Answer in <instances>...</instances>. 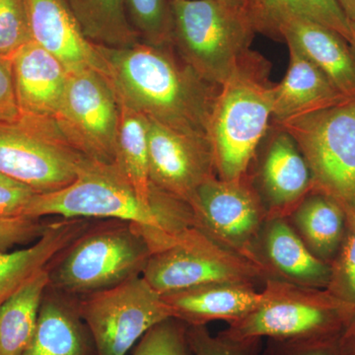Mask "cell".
I'll use <instances>...</instances> for the list:
<instances>
[{
    "mask_svg": "<svg viewBox=\"0 0 355 355\" xmlns=\"http://www.w3.org/2000/svg\"><path fill=\"white\" fill-rule=\"evenodd\" d=\"M96 46L119 101L166 127L209 139L220 87L198 76L173 46Z\"/></svg>",
    "mask_w": 355,
    "mask_h": 355,
    "instance_id": "obj_1",
    "label": "cell"
},
{
    "mask_svg": "<svg viewBox=\"0 0 355 355\" xmlns=\"http://www.w3.org/2000/svg\"><path fill=\"white\" fill-rule=\"evenodd\" d=\"M49 216L130 222L146 238L153 253L195 226L188 202L153 186V202L146 205L116 166L88 158L76 181L60 191L37 193L25 212V216L34 218Z\"/></svg>",
    "mask_w": 355,
    "mask_h": 355,
    "instance_id": "obj_2",
    "label": "cell"
},
{
    "mask_svg": "<svg viewBox=\"0 0 355 355\" xmlns=\"http://www.w3.org/2000/svg\"><path fill=\"white\" fill-rule=\"evenodd\" d=\"M268 74V62L252 51L219 88L209 127L219 179H242L253 164L272 120Z\"/></svg>",
    "mask_w": 355,
    "mask_h": 355,
    "instance_id": "obj_3",
    "label": "cell"
},
{
    "mask_svg": "<svg viewBox=\"0 0 355 355\" xmlns=\"http://www.w3.org/2000/svg\"><path fill=\"white\" fill-rule=\"evenodd\" d=\"M170 2L173 48L198 76L220 87L253 51V15L216 0Z\"/></svg>",
    "mask_w": 355,
    "mask_h": 355,
    "instance_id": "obj_4",
    "label": "cell"
},
{
    "mask_svg": "<svg viewBox=\"0 0 355 355\" xmlns=\"http://www.w3.org/2000/svg\"><path fill=\"white\" fill-rule=\"evenodd\" d=\"M261 293V304L229 324L224 335L236 340H340L355 319V311L327 289L266 279Z\"/></svg>",
    "mask_w": 355,
    "mask_h": 355,
    "instance_id": "obj_5",
    "label": "cell"
},
{
    "mask_svg": "<svg viewBox=\"0 0 355 355\" xmlns=\"http://www.w3.org/2000/svg\"><path fill=\"white\" fill-rule=\"evenodd\" d=\"M151 254L146 238L130 222L88 228L60 254L49 286L70 297L112 288L141 275Z\"/></svg>",
    "mask_w": 355,
    "mask_h": 355,
    "instance_id": "obj_6",
    "label": "cell"
},
{
    "mask_svg": "<svg viewBox=\"0 0 355 355\" xmlns=\"http://www.w3.org/2000/svg\"><path fill=\"white\" fill-rule=\"evenodd\" d=\"M272 125L297 144L313 190L335 198L347 214L355 209V95Z\"/></svg>",
    "mask_w": 355,
    "mask_h": 355,
    "instance_id": "obj_7",
    "label": "cell"
},
{
    "mask_svg": "<svg viewBox=\"0 0 355 355\" xmlns=\"http://www.w3.org/2000/svg\"><path fill=\"white\" fill-rule=\"evenodd\" d=\"M141 275L161 295L219 282L257 287L268 279L258 266L196 226L180 233L169 246L151 254Z\"/></svg>",
    "mask_w": 355,
    "mask_h": 355,
    "instance_id": "obj_8",
    "label": "cell"
},
{
    "mask_svg": "<svg viewBox=\"0 0 355 355\" xmlns=\"http://www.w3.org/2000/svg\"><path fill=\"white\" fill-rule=\"evenodd\" d=\"M77 309L97 355H125L147 331L172 318L162 295L142 275L81 296Z\"/></svg>",
    "mask_w": 355,
    "mask_h": 355,
    "instance_id": "obj_9",
    "label": "cell"
},
{
    "mask_svg": "<svg viewBox=\"0 0 355 355\" xmlns=\"http://www.w3.org/2000/svg\"><path fill=\"white\" fill-rule=\"evenodd\" d=\"M119 120L120 102L106 74L96 69L69 72L53 123L72 149L114 165Z\"/></svg>",
    "mask_w": 355,
    "mask_h": 355,
    "instance_id": "obj_10",
    "label": "cell"
},
{
    "mask_svg": "<svg viewBox=\"0 0 355 355\" xmlns=\"http://www.w3.org/2000/svg\"><path fill=\"white\" fill-rule=\"evenodd\" d=\"M86 159L64 141L55 123L20 120L0 125V173L38 193L76 181Z\"/></svg>",
    "mask_w": 355,
    "mask_h": 355,
    "instance_id": "obj_11",
    "label": "cell"
},
{
    "mask_svg": "<svg viewBox=\"0 0 355 355\" xmlns=\"http://www.w3.org/2000/svg\"><path fill=\"white\" fill-rule=\"evenodd\" d=\"M189 205L196 227L261 268L256 246L268 216L249 175L234 181L211 178L196 191Z\"/></svg>",
    "mask_w": 355,
    "mask_h": 355,
    "instance_id": "obj_12",
    "label": "cell"
},
{
    "mask_svg": "<svg viewBox=\"0 0 355 355\" xmlns=\"http://www.w3.org/2000/svg\"><path fill=\"white\" fill-rule=\"evenodd\" d=\"M147 133L149 179L155 188L189 203L203 183L217 176L207 137L179 132L151 119Z\"/></svg>",
    "mask_w": 355,
    "mask_h": 355,
    "instance_id": "obj_13",
    "label": "cell"
},
{
    "mask_svg": "<svg viewBox=\"0 0 355 355\" xmlns=\"http://www.w3.org/2000/svg\"><path fill=\"white\" fill-rule=\"evenodd\" d=\"M273 125L272 135L259 159L252 183L265 205L268 218H287L313 190L309 167L297 144Z\"/></svg>",
    "mask_w": 355,
    "mask_h": 355,
    "instance_id": "obj_14",
    "label": "cell"
},
{
    "mask_svg": "<svg viewBox=\"0 0 355 355\" xmlns=\"http://www.w3.org/2000/svg\"><path fill=\"white\" fill-rule=\"evenodd\" d=\"M256 256L268 279L317 289H327L330 284L331 265L312 254L286 218L272 217L266 221Z\"/></svg>",
    "mask_w": 355,
    "mask_h": 355,
    "instance_id": "obj_15",
    "label": "cell"
},
{
    "mask_svg": "<svg viewBox=\"0 0 355 355\" xmlns=\"http://www.w3.org/2000/svg\"><path fill=\"white\" fill-rule=\"evenodd\" d=\"M11 58L21 119L41 123L53 121L64 96L69 70L33 41Z\"/></svg>",
    "mask_w": 355,
    "mask_h": 355,
    "instance_id": "obj_16",
    "label": "cell"
},
{
    "mask_svg": "<svg viewBox=\"0 0 355 355\" xmlns=\"http://www.w3.org/2000/svg\"><path fill=\"white\" fill-rule=\"evenodd\" d=\"M32 41L57 58L69 72L106 65L81 30L64 0H27Z\"/></svg>",
    "mask_w": 355,
    "mask_h": 355,
    "instance_id": "obj_17",
    "label": "cell"
},
{
    "mask_svg": "<svg viewBox=\"0 0 355 355\" xmlns=\"http://www.w3.org/2000/svg\"><path fill=\"white\" fill-rule=\"evenodd\" d=\"M272 36L297 48L342 94L355 95V58L340 34L309 18L286 14L275 21Z\"/></svg>",
    "mask_w": 355,
    "mask_h": 355,
    "instance_id": "obj_18",
    "label": "cell"
},
{
    "mask_svg": "<svg viewBox=\"0 0 355 355\" xmlns=\"http://www.w3.org/2000/svg\"><path fill=\"white\" fill-rule=\"evenodd\" d=\"M162 298L172 318L187 326H207L239 321L261 304L263 293L251 284L219 282L163 294Z\"/></svg>",
    "mask_w": 355,
    "mask_h": 355,
    "instance_id": "obj_19",
    "label": "cell"
},
{
    "mask_svg": "<svg viewBox=\"0 0 355 355\" xmlns=\"http://www.w3.org/2000/svg\"><path fill=\"white\" fill-rule=\"evenodd\" d=\"M289 64L279 83L272 86V120L275 123L302 116L345 99L323 71L297 48L286 44Z\"/></svg>",
    "mask_w": 355,
    "mask_h": 355,
    "instance_id": "obj_20",
    "label": "cell"
},
{
    "mask_svg": "<svg viewBox=\"0 0 355 355\" xmlns=\"http://www.w3.org/2000/svg\"><path fill=\"white\" fill-rule=\"evenodd\" d=\"M22 355H97L77 302L49 286L36 331Z\"/></svg>",
    "mask_w": 355,
    "mask_h": 355,
    "instance_id": "obj_21",
    "label": "cell"
},
{
    "mask_svg": "<svg viewBox=\"0 0 355 355\" xmlns=\"http://www.w3.org/2000/svg\"><path fill=\"white\" fill-rule=\"evenodd\" d=\"M89 228L84 218L51 222L31 246L0 253V305L32 275L50 265Z\"/></svg>",
    "mask_w": 355,
    "mask_h": 355,
    "instance_id": "obj_22",
    "label": "cell"
},
{
    "mask_svg": "<svg viewBox=\"0 0 355 355\" xmlns=\"http://www.w3.org/2000/svg\"><path fill=\"white\" fill-rule=\"evenodd\" d=\"M313 254L331 265L342 246L347 214L335 198L311 191L287 217Z\"/></svg>",
    "mask_w": 355,
    "mask_h": 355,
    "instance_id": "obj_23",
    "label": "cell"
},
{
    "mask_svg": "<svg viewBox=\"0 0 355 355\" xmlns=\"http://www.w3.org/2000/svg\"><path fill=\"white\" fill-rule=\"evenodd\" d=\"M51 263L32 275L0 305V355H22L31 343L50 284Z\"/></svg>",
    "mask_w": 355,
    "mask_h": 355,
    "instance_id": "obj_24",
    "label": "cell"
},
{
    "mask_svg": "<svg viewBox=\"0 0 355 355\" xmlns=\"http://www.w3.org/2000/svg\"><path fill=\"white\" fill-rule=\"evenodd\" d=\"M120 102V120L116 141L114 166L140 200L153 202V184L149 179L148 119Z\"/></svg>",
    "mask_w": 355,
    "mask_h": 355,
    "instance_id": "obj_25",
    "label": "cell"
},
{
    "mask_svg": "<svg viewBox=\"0 0 355 355\" xmlns=\"http://www.w3.org/2000/svg\"><path fill=\"white\" fill-rule=\"evenodd\" d=\"M86 38L96 46L125 48L140 42L125 0H64Z\"/></svg>",
    "mask_w": 355,
    "mask_h": 355,
    "instance_id": "obj_26",
    "label": "cell"
},
{
    "mask_svg": "<svg viewBox=\"0 0 355 355\" xmlns=\"http://www.w3.org/2000/svg\"><path fill=\"white\" fill-rule=\"evenodd\" d=\"M250 3L258 32L272 36L275 21L292 14L330 28L349 44L352 40L349 21L336 0H250Z\"/></svg>",
    "mask_w": 355,
    "mask_h": 355,
    "instance_id": "obj_27",
    "label": "cell"
},
{
    "mask_svg": "<svg viewBox=\"0 0 355 355\" xmlns=\"http://www.w3.org/2000/svg\"><path fill=\"white\" fill-rule=\"evenodd\" d=\"M128 17L140 42L154 46H173L170 0H125Z\"/></svg>",
    "mask_w": 355,
    "mask_h": 355,
    "instance_id": "obj_28",
    "label": "cell"
},
{
    "mask_svg": "<svg viewBox=\"0 0 355 355\" xmlns=\"http://www.w3.org/2000/svg\"><path fill=\"white\" fill-rule=\"evenodd\" d=\"M347 214L345 238L331 263V280L327 291L355 311V209Z\"/></svg>",
    "mask_w": 355,
    "mask_h": 355,
    "instance_id": "obj_29",
    "label": "cell"
},
{
    "mask_svg": "<svg viewBox=\"0 0 355 355\" xmlns=\"http://www.w3.org/2000/svg\"><path fill=\"white\" fill-rule=\"evenodd\" d=\"M133 355H191L188 326L175 318L160 322L140 338Z\"/></svg>",
    "mask_w": 355,
    "mask_h": 355,
    "instance_id": "obj_30",
    "label": "cell"
},
{
    "mask_svg": "<svg viewBox=\"0 0 355 355\" xmlns=\"http://www.w3.org/2000/svg\"><path fill=\"white\" fill-rule=\"evenodd\" d=\"M31 41L27 0H0V57H12Z\"/></svg>",
    "mask_w": 355,
    "mask_h": 355,
    "instance_id": "obj_31",
    "label": "cell"
},
{
    "mask_svg": "<svg viewBox=\"0 0 355 355\" xmlns=\"http://www.w3.org/2000/svg\"><path fill=\"white\" fill-rule=\"evenodd\" d=\"M191 355H259L261 340H236L219 333L212 336L207 326H188Z\"/></svg>",
    "mask_w": 355,
    "mask_h": 355,
    "instance_id": "obj_32",
    "label": "cell"
},
{
    "mask_svg": "<svg viewBox=\"0 0 355 355\" xmlns=\"http://www.w3.org/2000/svg\"><path fill=\"white\" fill-rule=\"evenodd\" d=\"M49 223L42 218L19 216L0 218V253L17 245L35 243L44 234Z\"/></svg>",
    "mask_w": 355,
    "mask_h": 355,
    "instance_id": "obj_33",
    "label": "cell"
},
{
    "mask_svg": "<svg viewBox=\"0 0 355 355\" xmlns=\"http://www.w3.org/2000/svg\"><path fill=\"white\" fill-rule=\"evenodd\" d=\"M37 193L31 187L0 173V218L25 216Z\"/></svg>",
    "mask_w": 355,
    "mask_h": 355,
    "instance_id": "obj_34",
    "label": "cell"
},
{
    "mask_svg": "<svg viewBox=\"0 0 355 355\" xmlns=\"http://www.w3.org/2000/svg\"><path fill=\"white\" fill-rule=\"evenodd\" d=\"M338 340H268L259 355H338Z\"/></svg>",
    "mask_w": 355,
    "mask_h": 355,
    "instance_id": "obj_35",
    "label": "cell"
},
{
    "mask_svg": "<svg viewBox=\"0 0 355 355\" xmlns=\"http://www.w3.org/2000/svg\"><path fill=\"white\" fill-rule=\"evenodd\" d=\"M21 113L14 85L12 58L0 57V125L19 123Z\"/></svg>",
    "mask_w": 355,
    "mask_h": 355,
    "instance_id": "obj_36",
    "label": "cell"
},
{
    "mask_svg": "<svg viewBox=\"0 0 355 355\" xmlns=\"http://www.w3.org/2000/svg\"><path fill=\"white\" fill-rule=\"evenodd\" d=\"M338 355H355V319L338 340Z\"/></svg>",
    "mask_w": 355,
    "mask_h": 355,
    "instance_id": "obj_37",
    "label": "cell"
},
{
    "mask_svg": "<svg viewBox=\"0 0 355 355\" xmlns=\"http://www.w3.org/2000/svg\"><path fill=\"white\" fill-rule=\"evenodd\" d=\"M349 22H355V0H336Z\"/></svg>",
    "mask_w": 355,
    "mask_h": 355,
    "instance_id": "obj_38",
    "label": "cell"
},
{
    "mask_svg": "<svg viewBox=\"0 0 355 355\" xmlns=\"http://www.w3.org/2000/svg\"><path fill=\"white\" fill-rule=\"evenodd\" d=\"M216 1L224 2V3L230 4V6L242 7V8H246L251 12L250 0H216Z\"/></svg>",
    "mask_w": 355,
    "mask_h": 355,
    "instance_id": "obj_39",
    "label": "cell"
},
{
    "mask_svg": "<svg viewBox=\"0 0 355 355\" xmlns=\"http://www.w3.org/2000/svg\"><path fill=\"white\" fill-rule=\"evenodd\" d=\"M350 30H352V40L349 42V48L355 58V22H349Z\"/></svg>",
    "mask_w": 355,
    "mask_h": 355,
    "instance_id": "obj_40",
    "label": "cell"
}]
</instances>
